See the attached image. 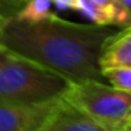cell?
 Wrapping results in <instances>:
<instances>
[{
	"label": "cell",
	"instance_id": "cell-8",
	"mask_svg": "<svg viewBox=\"0 0 131 131\" xmlns=\"http://www.w3.org/2000/svg\"><path fill=\"white\" fill-rule=\"evenodd\" d=\"M51 7H52L51 0H28L26 6L17 14H14V17L20 21L38 23V21L47 20L52 14H55V13H52Z\"/></svg>",
	"mask_w": 131,
	"mask_h": 131
},
{
	"label": "cell",
	"instance_id": "cell-3",
	"mask_svg": "<svg viewBox=\"0 0 131 131\" xmlns=\"http://www.w3.org/2000/svg\"><path fill=\"white\" fill-rule=\"evenodd\" d=\"M62 99L107 131H123L131 114V92L100 80L71 83Z\"/></svg>",
	"mask_w": 131,
	"mask_h": 131
},
{
	"label": "cell",
	"instance_id": "cell-1",
	"mask_svg": "<svg viewBox=\"0 0 131 131\" xmlns=\"http://www.w3.org/2000/svg\"><path fill=\"white\" fill-rule=\"evenodd\" d=\"M118 30L108 26L71 23L52 14L38 23L0 14V47L34 62L71 83L104 82L100 57Z\"/></svg>",
	"mask_w": 131,
	"mask_h": 131
},
{
	"label": "cell",
	"instance_id": "cell-4",
	"mask_svg": "<svg viewBox=\"0 0 131 131\" xmlns=\"http://www.w3.org/2000/svg\"><path fill=\"white\" fill-rule=\"evenodd\" d=\"M58 100L38 104H0V131H38Z\"/></svg>",
	"mask_w": 131,
	"mask_h": 131
},
{
	"label": "cell",
	"instance_id": "cell-5",
	"mask_svg": "<svg viewBox=\"0 0 131 131\" xmlns=\"http://www.w3.org/2000/svg\"><path fill=\"white\" fill-rule=\"evenodd\" d=\"M75 10L80 12L96 26L121 28L131 26V13L118 0H76Z\"/></svg>",
	"mask_w": 131,
	"mask_h": 131
},
{
	"label": "cell",
	"instance_id": "cell-14",
	"mask_svg": "<svg viewBox=\"0 0 131 131\" xmlns=\"http://www.w3.org/2000/svg\"><path fill=\"white\" fill-rule=\"evenodd\" d=\"M128 30H131V26H130V27H128Z\"/></svg>",
	"mask_w": 131,
	"mask_h": 131
},
{
	"label": "cell",
	"instance_id": "cell-12",
	"mask_svg": "<svg viewBox=\"0 0 131 131\" xmlns=\"http://www.w3.org/2000/svg\"><path fill=\"white\" fill-rule=\"evenodd\" d=\"M6 57H7V51L4 48H2V47H0V63L3 62Z\"/></svg>",
	"mask_w": 131,
	"mask_h": 131
},
{
	"label": "cell",
	"instance_id": "cell-13",
	"mask_svg": "<svg viewBox=\"0 0 131 131\" xmlns=\"http://www.w3.org/2000/svg\"><path fill=\"white\" fill-rule=\"evenodd\" d=\"M123 131H131V114H130V118H128L127 125H125V128H124Z\"/></svg>",
	"mask_w": 131,
	"mask_h": 131
},
{
	"label": "cell",
	"instance_id": "cell-2",
	"mask_svg": "<svg viewBox=\"0 0 131 131\" xmlns=\"http://www.w3.org/2000/svg\"><path fill=\"white\" fill-rule=\"evenodd\" d=\"M71 82L34 62L7 52L0 63V104H38L63 96Z\"/></svg>",
	"mask_w": 131,
	"mask_h": 131
},
{
	"label": "cell",
	"instance_id": "cell-9",
	"mask_svg": "<svg viewBox=\"0 0 131 131\" xmlns=\"http://www.w3.org/2000/svg\"><path fill=\"white\" fill-rule=\"evenodd\" d=\"M102 75L104 82L108 85L125 92H131V66L104 68L102 69Z\"/></svg>",
	"mask_w": 131,
	"mask_h": 131
},
{
	"label": "cell",
	"instance_id": "cell-7",
	"mask_svg": "<svg viewBox=\"0 0 131 131\" xmlns=\"http://www.w3.org/2000/svg\"><path fill=\"white\" fill-rule=\"evenodd\" d=\"M131 66V30L117 31L106 44L100 57V68Z\"/></svg>",
	"mask_w": 131,
	"mask_h": 131
},
{
	"label": "cell",
	"instance_id": "cell-11",
	"mask_svg": "<svg viewBox=\"0 0 131 131\" xmlns=\"http://www.w3.org/2000/svg\"><path fill=\"white\" fill-rule=\"evenodd\" d=\"M118 2H120V3H121L123 6L125 7V9L128 10V12L131 13V0H118Z\"/></svg>",
	"mask_w": 131,
	"mask_h": 131
},
{
	"label": "cell",
	"instance_id": "cell-10",
	"mask_svg": "<svg viewBox=\"0 0 131 131\" xmlns=\"http://www.w3.org/2000/svg\"><path fill=\"white\" fill-rule=\"evenodd\" d=\"M51 2L59 10H75L76 6V0H51Z\"/></svg>",
	"mask_w": 131,
	"mask_h": 131
},
{
	"label": "cell",
	"instance_id": "cell-6",
	"mask_svg": "<svg viewBox=\"0 0 131 131\" xmlns=\"http://www.w3.org/2000/svg\"><path fill=\"white\" fill-rule=\"evenodd\" d=\"M38 131H107L61 97Z\"/></svg>",
	"mask_w": 131,
	"mask_h": 131
}]
</instances>
